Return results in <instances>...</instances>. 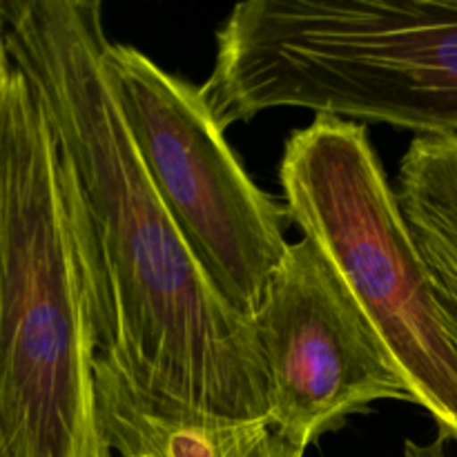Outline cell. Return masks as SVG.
I'll list each match as a JSON object with an SVG mask.
<instances>
[{
  "label": "cell",
  "instance_id": "obj_6",
  "mask_svg": "<svg viewBox=\"0 0 457 457\" xmlns=\"http://www.w3.org/2000/svg\"><path fill=\"white\" fill-rule=\"evenodd\" d=\"M268 418L299 449L375 402H413L400 366L311 239L288 245L253 312Z\"/></svg>",
  "mask_w": 457,
  "mask_h": 457
},
{
  "label": "cell",
  "instance_id": "obj_2",
  "mask_svg": "<svg viewBox=\"0 0 457 457\" xmlns=\"http://www.w3.org/2000/svg\"><path fill=\"white\" fill-rule=\"evenodd\" d=\"M0 457H112L96 393V259L31 80L0 56Z\"/></svg>",
  "mask_w": 457,
  "mask_h": 457
},
{
  "label": "cell",
  "instance_id": "obj_10",
  "mask_svg": "<svg viewBox=\"0 0 457 457\" xmlns=\"http://www.w3.org/2000/svg\"><path fill=\"white\" fill-rule=\"evenodd\" d=\"M446 436L437 433L431 442L406 440L402 446V453L397 457H449L446 453Z\"/></svg>",
  "mask_w": 457,
  "mask_h": 457
},
{
  "label": "cell",
  "instance_id": "obj_7",
  "mask_svg": "<svg viewBox=\"0 0 457 457\" xmlns=\"http://www.w3.org/2000/svg\"><path fill=\"white\" fill-rule=\"evenodd\" d=\"M96 393L107 442L120 457H306L270 418L237 420L174 404L101 355Z\"/></svg>",
  "mask_w": 457,
  "mask_h": 457
},
{
  "label": "cell",
  "instance_id": "obj_5",
  "mask_svg": "<svg viewBox=\"0 0 457 457\" xmlns=\"http://www.w3.org/2000/svg\"><path fill=\"white\" fill-rule=\"evenodd\" d=\"M110 74L170 217L223 297L253 317L288 253V208L250 179L201 87L123 43H112Z\"/></svg>",
  "mask_w": 457,
  "mask_h": 457
},
{
  "label": "cell",
  "instance_id": "obj_3",
  "mask_svg": "<svg viewBox=\"0 0 457 457\" xmlns=\"http://www.w3.org/2000/svg\"><path fill=\"white\" fill-rule=\"evenodd\" d=\"M226 132L303 107L457 137V0H250L217 31L201 85Z\"/></svg>",
  "mask_w": 457,
  "mask_h": 457
},
{
  "label": "cell",
  "instance_id": "obj_8",
  "mask_svg": "<svg viewBox=\"0 0 457 457\" xmlns=\"http://www.w3.org/2000/svg\"><path fill=\"white\" fill-rule=\"evenodd\" d=\"M397 196L428 266L457 279V137H415Z\"/></svg>",
  "mask_w": 457,
  "mask_h": 457
},
{
  "label": "cell",
  "instance_id": "obj_1",
  "mask_svg": "<svg viewBox=\"0 0 457 457\" xmlns=\"http://www.w3.org/2000/svg\"><path fill=\"white\" fill-rule=\"evenodd\" d=\"M3 52L36 87L83 195L101 357L156 397L268 418L253 317L237 311L161 201L110 74L98 0H3Z\"/></svg>",
  "mask_w": 457,
  "mask_h": 457
},
{
  "label": "cell",
  "instance_id": "obj_9",
  "mask_svg": "<svg viewBox=\"0 0 457 457\" xmlns=\"http://www.w3.org/2000/svg\"><path fill=\"white\" fill-rule=\"evenodd\" d=\"M431 270L436 272V293L442 308V315H445L446 333H449L451 342H453L457 351V279L446 275V272L436 270V268H431Z\"/></svg>",
  "mask_w": 457,
  "mask_h": 457
},
{
  "label": "cell",
  "instance_id": "obj_4",
  "mask_svg": "<svg viewBox=\"0 0 457 457\" xmlns=\"http://www.w3.org/2000/svg\"><path fill=\"white\" fill-rule=\"evenodd\" d=\"M279 183L288 219L355 295L415 404L457 442V351L437 302L436 272L366 125L317 114L286 141Z\"/></svg>",
  "mask_w": 457,
  "mask_h": 457
}]
</instances>
